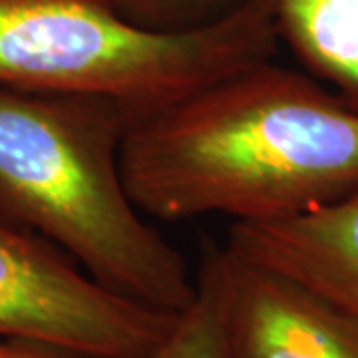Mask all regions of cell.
Instances as JSON below:
<instances>
[{"label": "cell", "instance_id": "9", "mask_svg": "<svg viewBox=\"0 0 358 358\" xmlns=\"http://www.w3.org/2000/svg\"><path fill=\"white\" fill-rule=\"evenodd\" d=\"M134 24L152 30H183L225 14L241 0H106Z\"/></svg>", "mask_w": 358, "mask_h": 358}, {"label": "cell", "instance_id": "10", "mask_svg": "<svg viewBox=\"0 0 358 358\" xmlns=\"http://www.w3.org/2000/svg\"><path fill=\"white\" fill-rule=\"evenodd\" d=\"M0 358H90L58 346L0 336Z\"/></svg>", "mask_w": 358, "mask_h": 358}, {"label": "cell", "instance_id": "7", "mask_svg": "<svg viewBox=\"0 0 358 358\" xmlns=\"http://www.w3.org/2000/svg\"><path fill=\"white\" fill-rule=\"evenodd\" d=\"M296 66L358 110V0H257Z\"/></svg>", "mask_w": 358, "mask_h": 358}, {"label": "cell", "instance_id": "3", "mask_svg": "<svg viewBox=\"0 0 358 358\" xmlns=\"http://www.w3.org/2000/svg\"><path fill=\"white\" fill-rule=\"evenodd\" d=\"M277 46L257 0L183 30L134 24L106 0H0V86L106 96L129 114L273 58Z\"/></svg>", "mask_w": 358, "mask_h": 358}, {"label": "cell", "instance_id": "8", "mask_svg": "<svg viewBox=\"0 0 358 358\" xmlns=\"http://www.w3.org/2000/svg\"><path fill=\"white\" fill-rule=\"evenodd\" d=\"M197 293L173 329L143 358H231L215 247L205 249L195 277Z\"/></svg>", "mask_w": 358, "mask_h": 358}, {"label": "cell", "instance_id": "2", "mask_svg": "<svg viewBox=\"0 0 358 358\" xmlns=\"http://www.w3.org/2000/svg\"><path fill=\"white\" fill-rule=\"evenodd\" d=\"M128 120V108L106 96L0 86V213L106 287L179 315L197 282L129 195Z\"/></svg>", "mask_w": 358, "mask_h": 358}, {"label": "cell", "instance_id": "5", "mask_svg": "<svg viewBox=\"0 0 358 358\" xmlns=\"http://www.w3.org/2000/svg\"><path fill=\"white\" fill-rule=\"evenodd\" d=\"M231 358H358V319L291 277L215 247Z\"/></svg>", "mask_w": 358, "mask_h": 358}, {"label": "cell", "instance_id": "1", "mask_svg": "<svg viewBox=\"0 0 358 358\" xmlns=\"http://www.w3.org/2000/svg\"><path fill=\"white\" fill-rule=\"evenodd\" d=\"M129 195L159 221L273 223L358 193V110L273 58L129 114Z\"/></svg>", "mask_w": 358, "mask_h": 358}, {"label": "cell", "instance_id": "4", "mask_svg": "<svg viewBox=\"0 0 358 358\" xmlns=\"http://www.w3.org/2000/svg\"><path fill=\"white\" fill-rule=\"evenodd\" d=\"M176 313L117 293L60 247L0 213V336L90 358H143Z\"/></svg>", "mask_w": 358, "mask_h": 358}, {"label": "cell", "instance_id": "6", "mask_svg": "<svg viewBox=\"0 0 358 358\" xmlns=\"http://www.w3.org/2000/svg\"><path fill=\"white\" fill-rule=\"evenodd\" d=\"M225 247L358 319V193L282 221L233 223Z\"/></svg>", "mask_w": 358, "mask_h": 358}]
</instances>
